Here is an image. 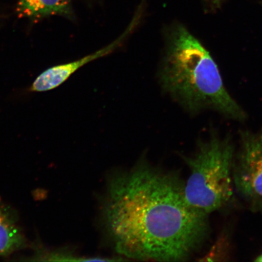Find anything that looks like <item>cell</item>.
Segmentation results:
<instances>
[{"mask_svg": "<svg viewBox=\"0 0 262 262\" xmlns=\"http://www.w3.org/2000/svg\"><path fill=\"white\" fill-rule=\"evenodd\" d=\"M16 11L19 18L33 22L52 16H74L71 0H19Z\"/></svg>", "mask_w": 262, "mask_h": 262, "instance_id": "6", "label": "cell"}, {"mask_svg": "<svg viewBox=\"0 0 262 262\" xmlns=\"http://www.w3.org/2000/svg\"><path fill=\"white\" fill-rule=\"evenodd\" d=\"M129 34V31H126L122 35L120 36V38H117V40L95 53L88 55L86 57L70 62V63L54 66V67L47 69L33 81L30 88V91L34 92V93H43V92L51 91L60 86L72 75L81 67H84V65L113 52L115 49L122 43L124 39Z\"/></svg>", "mask_w": 262, "mask_h": 262, "instance_id": "5", "label": "cell"}, {"mask_svg": "<svg viewBox=\"0 0 262 262\" xmlns=\"http://www.w3.org/2000/svg\"><path fill=\"white\" fill-rule=\"evenodd\" d=\"M160 71L163 86L192 114L211 110L243 122L247 115L225 86L212 57L184 26L169 29Z\"/></svg>", "mask_w": 262, "mask_h": 262, "instance_id": "2", "label": "cell"}, {"mask_svg": "<svg viewBox=\"0 0 262 262\" xmlns=\"http://www.w3.org/2000/svg\"><path fill=\"white\" fill-rule=\"evenodd\" d=\"M255 261H262V254L256 258L255 260Z\"/></svg>", "mask_w": 262, "mask_h": 262, "instance_id": "9", "label": "cell"}, {"mask_svg": "<svg viewBox=\"0 0 262 262\" xmlns=\"http://www.w3.org/2000/svg\"><path fill=\"white\" fill-rule=\"evenodd\" d=\"M25 244L24 235L14 219L0 207V255H6L18 250Z\"/></svg>", "mask_w": 262, "mask_h": 262, "instance_id": "7", "label": "cell"}, {"mask_svg": "<svg viewBox=\"0 0 262 262\" xmlns=\"http://www.w3.org/2000/svg\"><path fill=\"white\" fill-rule=\"evenodd\" d=\"M222 1V0H212V3L216 7H219L221 5Z\"/></svg>", "mask_w": 262, "mask_h": 262, "instance_id": "8", "label": "cell"}, {"mask_svg": "<svg viewBox=\"0 0 262 262\" xmlns=\"http://www.w3.org/2000/svg\"><path fill=\"white\" fill-rule=\"evenodd\" d=\"M103 217L118 253L140 260H185L208 237V214L186 201L174 172L146 163L113 177Z\"/></svg>", "mask_w": 262, "mask_h": 262, "instance_id": "1", "label": "cell"}, {"mask_svg": "<svg viewBox=\"0 0 262 262\" xmlns=\"http://www.w3.org/2000/svg\"><path fill=\"white\" fill-rule=\"evenodd\" d=\"M240 139L232 168L234 185L252 209L262 210V128L241 130Z\"/></svg>", "mask_w": 262, "mask_h": 262, "instance_id": "4", "label": "cell"}, {"mask_svg": "<svg viewBox=\"0 0 262 262\" xmlns=\"http://www.w3.org/2000/svg\"><path fill=\"white\" fill-rule=\"evenodd\" d=\"M190 174L184 184L186 201L206 214L228 205L233 196L234 147L229 136L214 129L199 142L194 155L183 157Z\"/></svg>", "mask_w": 262, "mask_h": 262, "instance_id": "3", "label": "cell"}]
</instances>
